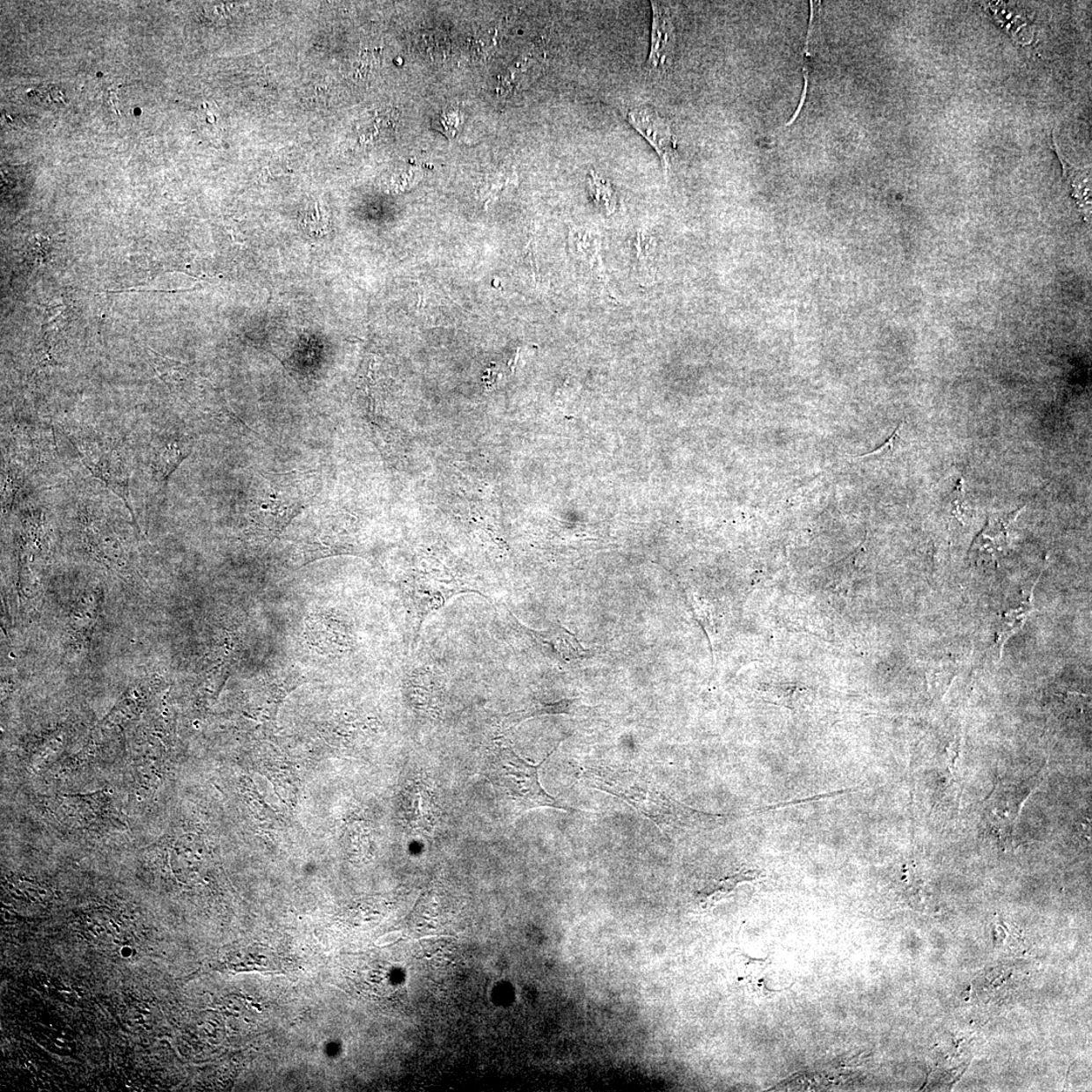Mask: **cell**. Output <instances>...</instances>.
I'll return each instance as SVG.
<instances>
[{
  "mask_svg": "<svg viewBox=\"0 0 1092 1092\" xmlns=\"http://www.w3.org/2000/svg\"><path fill=\"white\" fill-rule=\"evenodd\" d=\"M1017 514L1019 512L1015 513L1013 517H1008L1005 521L999 520L993 522V524L989 522L986 531H982L979 537L981 547L988 549L990 553L1001 552V546L1003 544H1006L1008 537L1007 529L1016 518Z\"/></svg>",
  "mask_w": 1092,
  "mask_h": 1092,
  "instance_id": "cell-14",
  "label": "cell"
},
{
  "mask_svg": "<svg viewBox=\"0 0 1092 1092\" xmlns=\"http://www.w3.org/2000/svg\"><path fill=\"white\" fill-rule=\"evenodd\" d=\"M815 6H816V2H810L811 12H810V28H809V33H807L806 45H805V49H804V67H803L804 90H803V97H802V99H800V103H799L797 111L795 112V115H793L792 119L788 121V123H787L782 128H780L779 133L783 132L784 130H786L787 128L790 127L793 123H795V121L798 118L800 112H802L803 106L805 103V99L807 96V87H809V60L807 59H809L810 57V44L813 29H815V17H816Z\"/></svg>",
  "mask_w": 1092,
  "mask_h": 1092,
  "instance_id": "cell-15",
  "label": "cell"
},
{
  "mask_svg": "<svg viewBox=\"0 0 1092 1092\" xmlns=\"http://www.w3.org/2000/svg\"><path fill=\"white\" fill-rule=\"evenodd\" d=\"M575 702L576 700H565L551 704L532 705V707H528L527 709L514 712V714L507 715L504 723L506 727L514 728L519 723L526 721V719L532 717L549 715L573 714L576 707Z\"/></svg>",
  "mask_w": 1092,
  "mask_h": 1092,
  "instance_id": "cell-11",
  "label": "cell"
},
{
  "mask_svg": "<svg viewBox=\"0 0 1092 1092\" xmlns=\"http://www.w3.org/2000/svg\"><path fill=\"white\" fill-rule=\"evenodd\" d=\"M192 453V443L183 439L158 441L154 444L151 467L158 483L167 484V480L178 469L179 465Z\"/></svg>",
  "mask_w": 1092,
  "mask_h": 1092,
  "instance_id": "cell-8",
  "label": "cell"
},
{
  "mask_svg": "<svg viewBox=\"0 0 1092 1092\" xmlns=\"http://www.w3.org/2000/svg\"><path fill=\"white\" fill-rule=\"evenodd\" d=\"M433 128L443 132L447 138H453L458 133L459 118L456 112H443L433 120Z\"/></svg>",
  "mask_w": 1092,
  "mask_h": 1092,
  "instance_id": "cell-16",
  "label": "cell"
},
{
  "mask_svg": "<svg viewBox=\"0 0 1092 1092\" xmlns=\"http://www.w3.org/2000/svg\"><path fill=\"white\" fill-rule=\"evenodd\" d=\"M314 473H261L248 497L246 534L268 546L316 496Z\"/></svg>",
  "mask_w": 1092,
  "mask_h": 1092,
  "instance_id": "cell-1",
  "label": "cell"
},
{
  "mask_svg": "<svg viewBox=\"0 0 1092 1092\" xmlns=\"http://www.w3.org/2000/svg\"><path fill=\"white\" fill-rule=\"evenodd\" d=\"M560 744L539 765L525 761L510 745L501 744L495 748L487 764V778L509 817L517 818L525 812L540 807L573 810L571 807L549 795L539 781L541 766Z\"/></svg>",
  "mask_w": 1092,
  "mask_h": 1092,
  "instance_id": "cell-3",
  "label": "cell"
},
{
  "mask_svg": "<svg viewBox=\"0 0 1092 1092\" xmlns=\"http://www.w3.org/2000/svg\"><path fill=\"white\" fill-rule=\"evenodd\" d=\"M1033 594L1034 589L1032 590V592H1030L1029 598L1022 601L1019 607L1009 610V612L1003 614L1001 626L999 632H997L996 637L997 646H999L1000 656L1002 654L1003 648H1005L1007 641L1009 640V637H1012L1015 634L1020 632L1022 627L1025 626L1029 616L1032 614L1034 610Z\"/></svg>",
  "mask_w": 1092,
  "mask_h": 1092,
  "instance_id": "cell-10",
  "label": "cell"
},
{
  "mask_svg": "<svg viewBox=\"0 0 1092 1092\" xmlns=\"http://www.w3.org/2000/svg\"><path fill=\"white\" fill-rule=\"evenodd\" d=\"M589 189L595 205L604 212L612 214L616 208V194L612 183L594 171L589 174Z\"/></svg>",
  "mask_w": 1092,
  "mask_h": 1092,
  "instance_id": "cell-12",
  "label": "cell"
},
{
  "mask_svg": "<svg viewBox=\"0 0 1092 1092\" xmlns=\"http://www.w3.org/2000/svg\"><path fill=\"white\" fill-rule=\"evenodd\" d=\"M627 121L659 155L664 171L669 172L677 159L678 141L668 121L649 106L630 110Z\"/></svg>",
  "mask_w": 1092,
  "mask_h": 1092,
  "instance_id": "cell-6",
  "label": "cell"
},
{
  "mask_svg": "<svg viewBox=\"0 0 1092 1092\" xmlns=\"http://www.w3.org/2000/svg\"><path fill=\"white\" fill-rule=\"evenodd\" d=\"M401 938H402V932L389 933V934L383 935V937L379 938L376 942V945L377 947L390 946V945L395 944V942H398Z\"/></svg>",
  "mask_w": 1092,
  "mask_h": 1092,
  "instance_id": "cell-17",
  "label": "cell"
},
{
  "mask_svg": "<svg viewBox=\"0 0 1092 1092\" xmlns=\"http://www.w3.org/2000/svg\"><path fill=\"white\" fill-rule=\"evenodd\" d=\"M520 627L526 630V633L531 635L541 647L551 649L552 652L558 654L562 659L567 660L569 656H574L573 655H576V649L580 648L574 635L569 634L565 628L559 627L545 630V632H537V630L522 627L521 624Z\"/></svg>",
  "mask_w": 1092,
  "mask_h": 1092,
  "instance_id": "cell-9",
  "label": "cell"
},
{
  "mask_svg": "<svg viewBox=\"0 0 1092 1092\" xmlns=\"http://www.w3.org/2000/svg\"><path fill=\"white\" fill-rule=\"evenodd\" d=\"M583 782L590 788L608 793L632 805L666 834L683 829L698 812L677 802L647 778L629 771L608 766H590L582 773Z\"/></svg>",
  "mask_w": 1092,
  "mask_h": 1092,
  "instance_id": "cell-2",
  "label": "cell"
},
{
  "mask_svg": "<svg viewBox=\"0 0 1092 1092\" xmlns=\"http://www.w3.org/2000/svg\"><path fill=\"white\" fill-rule=\"evenodd\" d=\"M76 447L81 461L92 476L103 481L118 495L125 502L128 510L133 512L130 505V469L126 453L112 444L101 447L99 452H92L85 447Z\"/></svg>",
  "mask_w": 1092,
  "mask_h": 1092,
  "instance_id": "cell-5",
  "label": "cell"
},
{
  "mask_svg": "<svg viewBox=\"0 0 1092 1092\" xmlns=\"http://www.w3.org/2000/svg\"><path fill=\"white\" fill-rule=\"evenodd\" d=\"M633 246L635 251L637 268L641 275L648 277L650 275L653 249L656 247L655 237L648 229L641 228L635 234Z\"/></svg>",
  "mask_w": 1092,
  "mask_h": 1092,
  "instance_id": "cell-13",
  "label": "cell"
},
{
  "mask_svg": "<svg viewBox=\"0 0 1092 1092\" xmlns=\"http://www.w3.org/2000/svg\"><path fill=\"white\" fill-rule=\"evenodd\" d=\"M404 596L411 613L415 620V635L413 641L417 642L424 621L436 613L453 597L469 593H479L478 590L461 584V582L443 574H425L406 583ZM481 595V594H480Z\"/></svg>",
  "mask_w": 1092,
  "mask_h": 1092,
  "instance_id": "cell-4",
  "label": "cell"
},
{
  "mask_svg": "<svg viewBox=\"0 0 1092 1092\" xmlns=\"http://www.w3.org/2000/svg\"><path fill=\"white\" fill-rule=\"evenodd\" d=\"M653 23L648 68L652 72H663L673 63L676 49V28L669 6L652 2Z\"/></svg>",
  "mask_w": 1092,
  "mask_h": 1092,
  "instance_id": "cell-7",
  "label": "cell"
}]
</instances>
